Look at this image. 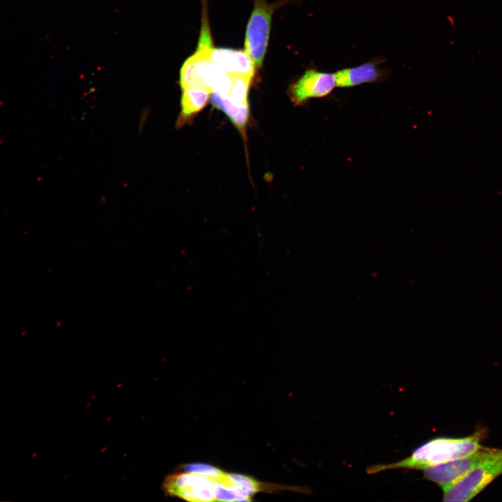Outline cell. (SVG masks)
<instances>
[{
	"mask_svg": "<svg viewBox=\"0 0 502 502\" xmlns=\"http://www.w3.org/2000/svg\"><path fill=\"white\" fill-rule=\"evenodd\" d=\"M487 429L479 427L470 436L461 438L437 437L416 448L410 456L399 462L369 466L370 474L395 469H423L468 456L482 446L480 442L486 436Z\"/></svg>",
	"mask_w": 502,
	"mask_h": 502,
	"instance_id": "1",
	"label": "cell"
},
{
	"mask_svg": "<svg viewBox=\"0 0 502 502\" xmlns=\"http://www.w3.org/2000/svg\"><path fill=\"white\" fill-rule=\"evenodd\" d=\"M501 474L502 449L492 448L489 453L467 474L455 483L442 488L443 501H469Z\"/></svg>",
	"mask_w": 502,
	"mask_h": 502,
	"instance_id": "2",
	"label": "cell"
},
{
	"mask_svg": "<svg viewBox=\"0 0 502 502\" xmlns=\"http://www.w3.org/2000/svg\"><path fill=\"white\" fill-rule=\"evenodd\" d=\"M275 6L265 0H254V6L248 21L245 38V51L255 68H260L265 56Z\"/></svg>",
	"mask_w": 502,
	"mask_h": 502,
	"instance_id": "3",
	"label": "cell"
},
{
	"mask_svg": "<svg viewBox=\"0 0 502 502\" xmlns=\"http://www.w3.org/2000/svg\"><path fill=\"white\" fill-rule=\"evenodd\" d=\"M213 482V478L183 469L168 475L163 481L162 489L169 496L188 501H215Z\"/></svg>",
	"mask_w": 502,
	"mask_h": 502,
	"instance_id": "4",
	"label": "cell"
},
{
	"mask_svg": "<svg viewBox=\"0 0 502 502\" xmlns=\"http://www.w3.org/2000/svg\"><path fill=\"white\" fill-rule=\"evenodd\" d=\"M482 446L476 452L448 462L423 469L424 478L432 481L441 489L450 485L467 474L491 451Z\"/></svg>",
	"mask_w": 502,
	"mask_h": 502,
	"instance_id": "5",
	"label": "cell"
},
{
	"mask_svg": "<svg viewBox=\"0 0 502 502\" xmlns=\"http://www.w3.org/2000/svg\"><path fill=\"white\" fill-rule=\"evenodd\" d=\"M211 52L196 50L183 64L180 70L181 89L195 88L212 93L218 68L213 63Z\"/></svg>",
	"mask_w": 502,
	"mask_h": 502,
	"instance_id": "6",
	"label": "cell"
},
{
	"mask_svg": "<svg viewBox=\"0 0 502 502\" xmlns=\"http://www.w3.org/2000/svg\"><path fill=\"white\" fill-rule=\"evenodd\" d=\"M336 86L335 73L309 69L291 86L290 96L296 105H301L311 98L328 96Z\"/></svg>",
	"mask_w": 502,
	"mask_h": 502,
	"instance_id": "7",
	"label": "cell"
},
{
	"mask_svg": "<svg viewBox=\"0 0 502 502\" xmlns=\"http://www.w3.org/2000/svg\"><path fill=\"white\" fill-rule=\"evenodd\" d=\"M381 62L379 59H374L357 66L337 71L335 73L337 86L348 88L384 80L388 73L380 66Z\"/></svg>",
	"mask_w": 502,
	"mask_h": 502,
	"instance_id": "8",
	"label": "cell"
},
{
	"mask_svg": "<svg viewBox=\"0 0 502 502\" xmlns=\"http://www.w3.org/2000/svg\"><path fill=\"white\" fill-rule=\"evenodd\" d=\"M211 59L218 69L231 75L253 77L255 66L245 51L228 48H213Z\"/></svg>",
	"mask_w": 502,
	"mask_h": 502,
	"instance_id": "9",
	"label": "cell"
},
{
	"mask_svg": "<svg viewBox=\"0 0 502 502\" xmlns=\"http://www.w3.org/2000/svg\"><path fill=\"white\" fill-rule=\"evenodd\" d=\"M182 91L181 112L176 123L177 128H181L190 122L201 112L206 105L211 95V92L208 91L195 88H185Z\"/></svg>",
	"mask_w": 502,
	"mask_h": 502,
	"instance_id": "10",
	"label": "cell"
},
{
	"mask_svg": "<svg viewBox=\"0 0 502 502\" xmlns=\"http://www.w3.org/2000/svg\"><path fill=\"white\" fill-rule=\"evenodd\" d=\"M211 100L213 105L225 112L236 128L244 135L249 116L248 104L237 105L228 97L215 93H211Z\"/></svg>",
	"mask_w": 502,
	"mask_h": 502,
	"instance_id": "11",
	"label": "cell"
},
{
	"mask_svg": "<svg viewBox=\"0 0 502 502\" xmlns=\"http://www.w3.org/2000/svg\"><path fill=\"white\" fill-rule=\"evenodd\" d=\"M227 476L232 485L250 500V496L259 492L285 489L284 486L261 482L243 474L227 473Z\"/></svg>",
	"mask_w": 502,
	"mask_h": 502,
	"instance_id": "12",
	"label": "cell"
},
{
	"mask_svg": "<svg viewBox=\"0 0 502 502\" xmlns=\"http://www.w3.org/2000/svg\"><path fill=\"white\" fill-rule=\"evenodd\" d=\"M231 84L228 97L237 105L248 103V93L252 77L243 75H231Z\"/></svg>",
	"mask_w": 502,
	"mask_h": 502,
	"instance_id": "13",
	"label": "cell"
},
{
	"mask_svg": "<svg viewBox=\"0 0 502 502\" xmlns=\"http://www.w3.org/2000/svg\"><path fill=\"white\" fill-rule=\"evenodd\" d=\"M182 469L206 476L214 480L221 479L226 474L225 472L215 466L203 463L188 464L184 465Z\"/></svg>",
	"mask_w": 502,
	"mask_h": 502,
	"instance_id": "14",
	"label": "cell"
}]
</instances>
